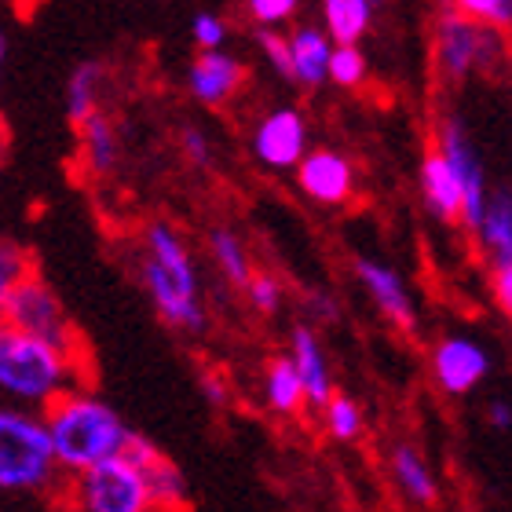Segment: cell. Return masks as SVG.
Masks as SVG:
<instances>
[{
    "label": "cell",
    "instance_id": "obj_1",
    "mask_svg": "<svg viewBox=\"0 0 512 512\" xmlns=\"http://www.w3.org/2000/svg\"><path fill=\"white\" fill-rule=\"evenodd\" d=\"M139 278L158 319L176 333H202L209 322L198 264L187 238L169 220H150L139 235Z\"/></svg>",
    "mask_w": 512,
    "mask_h": 512
},
{
    "label": "cell",
    "instance_id": "obj_2",
    "mask_svg": "<svg viewBox=\"0 0 512 512\" xmlns=\"http://www.w3.org/2000/svg\"><path fill=\"white\" fill-rule=\"evenodd\" d=\"M41 421L48 443H52V458L63 476H74L110 454H121L132 436L125 417L81 384L55 395L52 403L44 406Z\"/></svg>",
    "mask_w": 512,
    "mask_h": 512
},
{
    "label": "cell",
    "instance_id": "obj_3",
    "mask_svg": "<svg viewBox=\"0 0 512 512\" xmlns=\"http://www.w3.org/2000/svg\"><path fill=\"white\" fill-rule=\"evenodd\" d=\"M85 381V352L33 337L0 322V392L11 403L44 410L55 395Z\"/></svg>",
    "mask_w": 512,
    "mask_h": 512
},
{
    "label": "cell",
    "instance_id": "obj_4",
    "mask_svg": "<svg viewBox=\"0 0 512 512\" xmlns=\"http://www.w3.org/2000/svg\"><path fill=\"white\" fill-rule=\"evenodd\" d=\"M63 472L52 458V443L41 417L19 406H0V491L4 494H59Z\"/></svg>",
    "mask_w": 512,
    "mask_h": 512
},
{
    "label": "cell",
    "instance_id": "obj_5",
    "mask_svg": "<svg viewBox=\"0 0 512 512\" xmlns=\"http://www.w3.org/2000/svg\"><path fill=\"white\" fill-rule=\"evenodd\" d=\"M505 59H509V44H505V30L498 26L476 22L450 8L439 11V19L432 22V63H436V74L450 85L487 74Z\"/></svg>",
    "mask_w": 512,
    "mask_h": 512
},
{
    "label": "cell",
    "instance_id": "obj_6",
    "mask_svg": "<svg viewBox=\"0 0 512 512\" xmlns=\"http://www.w3.org/2000/svg\"><path fill=\"white\" fill-rule=\"evenodd\" d=\"M59 494L81 512H150L154 509L147 480H143V469L128 458L125 450L96 461V465H88V469L74 472V476H66Z\"/></svg>",
    "mask_w": 512,
    "mask_h": 512
},
{
    "label": "cell",
    "instance_id": "obj_7",
    "mask_svg": "<svg viewBox=\"0 0 512 512\" xmlns=\"http://www.w3.org/2000/svg\"><path fill=\"white\" fill-rule=\"evenodd\" d=\"M0 322H8L15 330H26L33 337H44V341H55L63 348H74V352H85L81 344V333L66 315L63 300L48 282H44L37 271H26V275L11 286L4 308H0Z\"/></svg>",
    "mask_w": 512,
    "mask_h": 512
},
{
    "label": "cell",
    "instance_id": "obj_8",
    "mask_svg": "<svg viewBox=\"0 0 512 512\" xmlns=\"http://www.w3.org/2000/svg\"><path fill=\"white\" fill-rule=\"evenodd\" d=\"M436 150L447 158V165L454 169V176H458V183H461V216H458V224L472 235V227H476V220H480V213H483V205H487V194H491L480 150H476V143H472L469 132L461 128L458 118L439 121Z\"/></svg>",
    "mask_w": 512,
    "mask_h": 512
},
{
    "label": "cell",
    "instance_id": "obj_9",
    "mask_svg": "<svg viewBox=\"0 0 512 512\" xmlns=\"http://www.w3.org/2000/svg\"><path fill=\"white\" fill-rule=\"evenodd\" d=\"M293 176H297L300 194L326 209H341L352 202L355 183H359L352 158L337 147H308L293 165Z\"/></svg>",
    "mask_w": 512,
    "mask_h": 512
},
{
    "label": "cell",
    "instance_id": "obj_10",
    "mask_svg": "<svg viewBox=\"0 0 512 512\" xmlns=\"http://www.w3.org/2000/svg\"><path fill=\"white\" fill-rule=\"evenodd\" d=\"M253 158L271 172H293V165L300 161V154L311 147L308 136V118L297 107H275L260 114V121L253 125Z\"/></svg>",
    "mask_w": 512,
    "mask_h": 512
},
{
    "label": "cell",
    "instance_id": "obj_11",
    "mask_svg": "<svg viewBox=\"0 0 512 512\" xmlns=\"http://www.w3.org/2000/svg\"><path fill=\"white\" fill-rule=\"evenodd\" d=\"M432 381L443 395H469L491 377V352L472 337H439L432 355Z\"/></svg>",
    "mask_w": 512,
    "mask_h": 512
},
{
    "label": "cell",
    "instance_id": "obj_12",
    "mask_svg": "<svg viewBox=\"0 0 512 512\" xmlns=\"http://www.w3.org/2000/svg\"><path fill=\"white\" fill-rule=\"evenodd\" d=\"M355 278L363 282L366 297L381 311V319L388 322V326H395L399 333H417L421 319H417L414 293H410L406 278L399 275L392 264L374 260V256H359V260H355Z\"/></svg>",
    "mask_w": 512,
    "mask_h": 512
},
{
    "label": "cell",
    "instance_id": "obj_13",
    "mask_svg": "<svg viewBox=\"0 0 512 512\" xmlns=\"http://www.w3.org/2000/svg\"><path fill=\"white\" fill-rule=\"evenodd\" d=\"M246 63L227 48H205L187 66V92L202 107H227L246 85Z\"/></svg>",
    "mask_w": 512,
    "mask_h": 512
},
{
    "label": "cell",
    "instance_id": "obj_14",
    "mask_svg": "<svg viewBox=\"0 0 512 512\" xmlns=\"http://www.w3.org/2000/svg\"><path fill=\"white\" fill-rule=\"evenodd\" d=\"M125 454L143 469V480H147L154 509H183V505H187V480H183V472L176 469L150 439L132 432L125 443Z\"/></svg>",
    "mask_w": 512,
    "mask_h": 512
},
{
    "label": "cell",
    "instance_id": "obj_15",
    "mask_svg": "<svg viewBox=\"0 0 512 512\" xmlns=\"http://www.w3.org/2000/svg\"><path fill=\"white\" fill-rule=\"evenodd\" d=\"M289 359L297 366L300 384H304V403L311 410H319L333 392V370H330V355L322 348L319 333L308 330V326H297L293 337H289Z\"/></svg>",
    "mask_w": 512,
    "mask_h": 512
},
{
    "label": "cell",
    "instance_id": "obj_16",
    "mask_svg": "<svg viewBox=\"0 0 512 512\" xmlns=\"http://www.w3.org/2000/svg\"><path fill=\"white\" fill-rule=\"evenodd\" d=\"M77 147H81V165H85L88 176H114L121 165V132L118 125L96 110L88 114L85 121H77Z\"/></svg>",
    "mask_w": 512,
    "mask_h": 512
},
{
    "label": "cell",
    "instance_id": "obj_17",
    "mask_svg": "<svg viewBox=\"0 0 512 512\" xmlns=\"http://www.w3.org/2000/svg\"><path fill=\"white\" fill-rule=\"evenodd\" d=\"M289 37V77L300 88H322L326 85V66H330L333 41L322 26H297Z\"/></svg>",
    "mask_w": 512,
    "mask_h": 512
},
{
    "label": "cell",
    "instance_id": "obj_18",
    "mask_svg": "<svg viewBox=\"0 0 512 512\" xmlns=\"http://www.w3.org/2000/svg\"><path fill=\"white\" fill-rule=\"evenodd\" d=\"M417 180H421V198H425L428 213L436 216V220H443V224H458L461 183H458V176H454V169L447 165V158H443L436 147L421 158Z\"/></svg>",
    "mask_w": 512,
    "mask_h": 512
},
{
    "label": "cell",
    "instance_id": "obj_19",
    "mask_svg": "<svg viewBox=\"0 0 512 512\" xmlns=\"http://www.w3.org/2000/svg\"><path fill=\"white\" fill-rule=\"evenodd\" d=\"M388 472H392V483L399 487V494H403L410 505L428 509V505L439 502L436 472H432L428 458L417 447H410V443L392 447V454H388Z\"/></svg>",
    "mask_w": 512,
    "mask_h": 512
},
{
    "label": "cell",
    "instance_id": "obj_20",
    "mask_svg": "<svg viewBox=\"0 0 512 512\" xmlns=\"http://www.w3.org/2000/svg\"><path fill=\"white\" fill-rule=\"evenodd\" d=\"M472 235L480 238V249L491 260V267L512 264V198L505 187L487 194V205H483Z\"/></svg>",
    "mask_w": 512,
    "mask_h": 512
},
{
    "label": "cell",
    "instance_id": "obj_21",
    "mask_svg": "<svg viewBox=\"0 0 512 512\" xmlns=\"http://www.w3.org/2000/svg\"><path fill=\"white\" fill-rule=\"evenodd\" d=\"M260 392H264L267 410H275L278 417H293L304 410V384L289 355H275L264 363V374H260Z\"/></svg>",
    "mask_w": 512,
    "mask_h": 512
},
{
    "label": "cell",
    "instance_id": "obj_22",
    "mask_svg": "<svg viewBox=\"0 0 512 512\" xmlns=\"http://www.w3.org/2000/svg\"><path fill=\"white\" fill-rule=\"evenodd\" d=\"M377 0H322V30L333 44H363Z\"/></svg>",
    "mask_w": 512,
    "mask_h": 512
},
{
    "label": "cell",
    "instance_id": "obj_23",
    "mask_svg": "<svg viewBox=\"0 0 512 512\" xmlns=\"http://www.w3.org/2000/svg\"><path fill=\"white\" fill-rule=\"evenodd\" d=\"M107 88H110V74L103 63L88 59V63L77 66L74 74H70V81H66V114H70V121L77 125V121H85L88 114L103 110Z\"/></svg>",
    "mask_w": 512,
    "mask_h": 512
},
{
    "label": "cell",
    "instance_id": "obj_24",
    "mask_svg": "<svg viewBox=\"0 0 512 512\" xmlns=\"http://www.w3.org/2000/svg\"><path fill=\"white\" fill-rule=\"evenodd\" d=\"M209 253H213V264L227 286H235V289L246 286V278L253 275V260H249L246 242H242L235 231L216 227L213 235H209Z\"/></svg>",
    "mask_w": 512,
    "mask_h": 512
},
{
    "label": "cell",
    "instance_id": "obj_25",
    "mask_svg": "<svg viewBox=\"0 0 512 512\" xmlns=\"http://www.w3.org/2000/svg\"><path fill=\"white\" fill-rule=\"evenodd\" d=\"M319 414H322V428H326V436L337 439V443H355V439L366 432L363 406L355 403L352 395L330 392V399L319 406Z\"/></svg>",
    "mask_w": 512,
    "mask_h": 512
},
{
    "label": "cell",
    "instance_id": "obj_26",
    "mask_svg": "<svg viewBox=\"0 0 512 512\" xmlns=\"http://www.w3.org/2000/svg\"><path fill=\"white\" fill-rule=\"evenodd\" d=\"M366 77H370V59H366L363 44H333L330 66H326V81L355 92V88L366 85Z\"/></svg>",
    "mask_w": 512,
    "mask_h": 512
},
{
    "label": "cell",
    "instance_id": "obj_27",
    "mask_svg": "<svg viewBox=\"0 0 512 512\" xmlns=\"http://www.w3.org/2000/svg\"><path fill=\"white\" fill-rule=\"evenodd\" d=\"M443 8L461 11L476 22H487V26H498V30H509L512 22V0H443Z\"/></svg>",
    "mask_w": 512,
    "mask_h": 512
},
{
    "label": "cell",
    "instance_id": "obj_28",
    "mask_svg": "<svg viewBox=\"0 0 512 512\" xmlns=\"http://www.w3.org/2000/svg\"><path fill=\"white\" fill-rule=\"evenodd\" d=\"M246 300H249V308L260 311V315H275L278 308H282V282H278L271 271H253V275L246 278Z\"/></svg>",
    "mask_w": 512,
    "mask_h": 512
},
{
    "label": "cell",
    "instance_id": "obj_29",
    "mask_svg": "<svg viewBox=\"0 0 512 512\" xmlns=\"http://www.w3.org/2000/svg\"><path fill=\"white\" fill-rule=\"evenodd\" d=\"M30 253L19 246V242H11V238H0V308H4V300H8L11 286L19 282L26 271H30Z\"/></svg>",
    "mask_w": 512,
    "mask_h": 512
},
{
    "label": "cell",
    "instance_id": "obj_30",
    "mask_svg": "<svg viewBox=\"0 0 512 512\" xmlns=\"http://www.w3.org/2000/svg\"><path fill=\"white\" fill-rule=\"evenodd\" d=\"M300 0H246V15L260 26H271V30H282L286 22L297 19Z\"/></svg>",
    "mask_w": 512,
    "mask_h": 512
},
{
    "label": "cell",
    "instance_id": "obj_31",
    "mask_svg": "<svg viewBox=\"0 0 512 512\" xmlns=\"http://www.w3.org/2000/svg\"><path fill=\"white\" fill-rule=\"evenodd\" d=\"M227 37H231V30H227L224 15H216V11H198V15L191 19V41L198 52H205V48H227Z\"/></svg>",
    "mask_w": 512,
    "mask_h": 512
},
{
    "label": "cell",
    "instance_id": "obj_32",
    "mask_svg": "<svg viewBox=\"0 0 512 512\" xmlns=\"http://www.w3.org/2000/svg\"><path fill=\"white\" fill-rule=\"evenodd\" d=\"M256 48H260L264 63L271 66L278 77H289V37L286 33L271 30V26H260V33H256Z\"/></svg>",
    "mask_w": 512,
    "mask_h": 512
},
{
    "label": "cell",
    "instance_id": "obj_33",
    "mask_svg": "<svg viewBox=\"0 0 512 512\" xmlns=\"http://www.w3.org/2000/svg\"><path fill=\"white\" fill-rule=\"evenodd\" d=\"M180 150L183 158L191 161V165H198V169H205V165H213V139H209V132L198 125H187L180 132Z\"/></svg>",
    "mask_w": 512,
    "mask_h": 512
},
{
    "label": "cell",
    "instance_id": "obj_34",
    "mask_svg": "<svg viewBox=\"0 0 512 512\" xmlns=\"http://www.w3.org/2000/svg\"><path fill=\"white\" fill-rule=\"evenodd\" d=\"M491 300L502 315H509L512 311V264H494L491 267Z\"/></svg>",
    "mask_w": 512,
    "mask_h": 512
},
{
    "label": "cell",
    "instance_id": "obj_35",
    "mask_svg": "<svg viewBox=\"0 0 512 512\" xmlns=\"http://www.w3.org/2000/svg\"><path fill=\"white\" fill-rule=\"evenodd\" d=\"M487 421H491V428L505 432V428L512 425V406L505 403V399H494V403L487 406Z\"/></svg>",
    "mask_w": 512,
    "mask_h": 512
},
{
    "label": "cell",
    "instance_id": "obj_36",
    "mask_svg": "<svg viewBox=\"0 0 512 512\" xmlns=\"http://www.w3.org/2000/svg\"><path fill=\"white\" fill-rule=\"evenodd\" d=\"M202 388H205V399H209V403H216V406L227 403V388H224V377L220 374H205Z\"/></svg>",
    "mask_w": 512,
    "mask_h": 512
},
{
    "label": "cell",
    "instance_id": "obj_37",
    "mask_svg": "<svg viewBox=\"0 0 512 512\" xmlns=\"http://www.w3.org/2000/svg\"><path fill=\"white\" fill-rule=\"evenodd\" d=\"M4 165H8V128L0 121V172H4Z\"/></svg>",
    "mask_w": 512,
    "mask_h": 512
},
{
    "label": "cell",
    "instance_id": "obj_38",
    "mask_svg": "<svg viewBox=\"0 0 512 512\" xmlns=\"http://www.w3.org/2000/svg\"><path fill=\"white\" fill-rule=\"evenodd\" d=\"M4 52H8V41H4V33H0V63H4Z\"/></svg>",
    "mask_w": 512,
    "mask_h": 512
}]
</instances>
